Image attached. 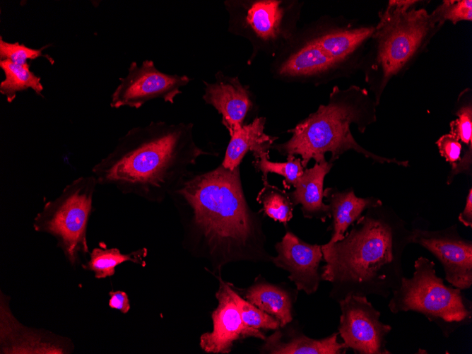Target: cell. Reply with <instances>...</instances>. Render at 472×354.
Here are the masks:
<instances>
[{
    "instance_id": "cell-1",
    "label": "cell",
    "mask_w": 472,
    "mask_h": 354,
    "mask_svg": "<svg viewBox=\"0 0 472 354\" xmlns=\"http://www.w3.org/2000/svg\"><path fill=\"white\" fill-rule=\"evenodd\" d=\"M169 196L181 213L184 243L216 268L237 261H271L260 213L246 199L240 167L189 171Z\"/></svg>"
},
{
    "instance_id": "cell-2",
    "label": "cell",
    "mask_w": 472,
    "mask_h": 354,
    "mask_svg": "<svg viewBox=\"0 0 472 354\" xmlns=\"http://www.w3.org/2000/svg\"><path fill=\"white\" fill-rule=\"evenodd\" d=\"M342 240L321 245L325 264L321 281L329 282V297L374 295L388 299L403 276L402 255L412 232L383 203L366 210Z\"/></svg>"
},
{
    "instance_id": "cell-3",
    "label": "cell",
    "mask_w": 472,
    "mask_h": 354,
    "mask_svg": "<svg viewBox=\"0 0 472 354\" xmlns=\"http://www.w3.org/2000/svg\"><path fill=\"white\" fill-rule=\"evenodd\" d=\"M216 155L199 146L191 122L153 121L129 129L113 150L91 170L98 184L124 194L160 202L203 155Z\"/></svg>"
},
{
    "instance_id": "cell-4",
    "label": "cell",
    "mask_w": 472,
    "mask_h": 354,
    "mask_svg": "<svg viewBox=\"0 0 472 354\" xmlns=\"http://www.w3.org/2000/svg\"><path fill=\"white\" fill-rule=\"evenodd\" d=\"M376 105L365 88L351 85L341 89L335 85L327 104L320 105L316 112L288 129L291 137L283 143H274L271 149L286 158L300 155L305 168L311 160L315 163L326 160V153H331L329 162L334 163L350 150L376 163L407 167L408 160L372 153L359 145L352 135V124L357 126L360 133H364L377 120Z\"/></svg>"
},
{
    "instance_id": "cell-5",
    "label": "cell",
    "mask_w": 472,
    "mask_h": 354,
    "mask_svg": "<svg viewBox=\"0 0 472 354\" xmlns=\"http://www.w3.org/2000/svg\"><path fill=\"white\" fill-rule=\"evenodd\" d=\"M417 2L389 1L379 13L372 47L361 68L377 105L389 81L411 64L441 27L425 8H415Z\"/></svg>"
},
{
    "instance_id": "cell-6",
    "label": "cell",
    "mask_w": 472,
    "mask_h": 354,
    "mask_svg": "<svg viewBox=\"0 0 472 354\" xmlns=\"http://www.w3.org/2000/svg\"><path fill=\"white\" fill-rule=\"evenodd\" d=\"M412 277L403 276L393 291L388 307L393 314L414 312L435 324L444 337L448 338L472 321V302L462 290L447 285L436 274L435 264L418 257Z\"/></svg>"
},
{
    "instance_id": "cell-7",
    "label": "cell",
    "mask_w": 472,
    "mask_h": 354,
    "mask_svg": "<svg viewBox=\"0 0 472 354\" xmlns=\"http://www.w3.org/2000/svg\"><path fill=\"white\" fill-rule=\"evenodd\" d=\"M305 2L300 0H226L228 31L248 40L252 65L264 54L273 58L297 30Z\"/></svg>"
},
{
    "instance_id": "cell-8",
    "label": "cell",
    "mask_w": 472,
    "mask_h": 354,
    "mask_svg": "<svg viewBox=\"0 0 472 354\" xmlns=\"http://www.w3.org/2000/svg\"><path fill=\"white\" fill-rule=\"evenodd\" d=\"M98 184L92 175L75 179L57 198L47 201L33 219L34 230L52 235L73 267L90 253L87 230Z\"/></svg>"
},
{
    "instance_id": "cell-9",
    "label": "cell",
    "mask_w": 472,
    "mask_h": 354,
    "mask_svg": "<svg viewBox=\"0 0 472 354\" xmlns=\"http://www.w3.org/2000/svg\"><path fill=\"white\" fill-rule=\"evenodd\" d=\"M375 26L344 18L323 16L299 27L295 34L322 60L336 64L349 76L361 69Z\"/></svg>"
},
{
    "instance_id": "cell-10",
    "label": "cell",
    "mask_w": 472,
    "mask_h": 354,
    "mask_svg": "<svg viewBox=\"0 0 472 354\" xmlns=\"http://www.w3.org/2000/svg\"><path fill=\"white\" fill-rule=\"evenodd\" d=\"M119 83L111 95L110 107L138 109L150 100L161 99L173 104L191 78L186 75L167 74L156 68L153 61L144 60L138 66L132 61L128 73L119 78Z\"/></svg>"
},
{
    "instance_id": "cell-11",
    "label": "cell",
    "mask_w": 472,
    "mask_h": 354,
    "mask_svg": "<svg viewBox=\"0 0 472 354\" xmlns=\"http://www.w3.org/2000/svg\"><path fill=\"white\" fill-rule=\"evenodd\" d=\"M338 333L346 348L359 354H391L387 337L392 328L379 320L381 312L366 296L348 295L340 300Z\"/></svg>"
},
{
    "instance_id": "cell-12",
    "label": "cell",
    "mask_w": 472,
    "mask_h": 354,
    "mask_svg": "<svg viewBox=\"0 0 472 354\" xmlns=\"http://www.w3.org/2000/svg\"><path fill=\"white\" fill-rule=\"evenodd\" d=\"M412 243L427 249L441 263L446 281L462 290L472 285V242L460 236L457 225L439 230L412 227Z\"/></svg>"
},
{
    "instance_id": "cell-13",
    "label": "cell",
    "mask_w": 472,
    "mask_h": 354,
    "mask_svg": "<svg viewBox=\"0 0 472 354\" xmlns=\"http://www.w3.org/2000/svg\"><path fill=\"white\" fill-rule=\"evenodd\" d=\"M11 297L0 292V353L2 354H69L72 341L45 329L20 323L10 308Z\"/></svg>"
},
{
    "instance_id": "cell-14",
    "label": "cell",
    "mask_w": 472,
    "mask_h": 354,
    "mask_svg": "<svg viewBox=\"0 0 472 354\" xmlns=\"http://www.w3.org/2000/svg\"><path fill=\"white\" fill-rule=\"evenodd\" d=\"M203 101L221 115V122L231 136L247 122L257 111L254 94L249 86L243 85L237 76H230L218 71L215 81H203Z\"/></svg>"
},
{
    "instance_id": "cell-15",
    "label": "cell",
    "mask_w": 472,
    "mask_h": 354,
    "mask_svg": "<svg viewBox=\"0 0 472 354\" xmlns=\"http://www.w3.org/2000/svg\"><path fill=\"white\" fill-rule=\"evenodd\" d=\"M216 297L218 306L212 312L213 330L200 338L203 350L209 353H229L234 343L242 339L252 337L265 340L266 336L260 329L244 324L230 294V285L220 278Z\"/></svg>"
},
{
    "instance_id": "cell-16",
    "label": "cell",
    "mask_w": 472,
    "mask_h": 354,
    "mask_svg": "<svg viewBox=\"0 0 472 354\" xmlns=\"http://www.w3.org/2000/svg\"><path fill=\"white\" fill-rule=\"evenodd\" d=\"M277 252L271 262L289 273L288 278L297 290L312 295L321 281L319 265L323 259L321 245L305 242L293 232L287 231L275 244Z\"/></svg>"
},
{
    "instance_id": "cell-17",
    "label": "cell",
    "mask_w": 472,
    "mask_h": 354,
    "mask_svg": "<svg viewBox=\"0 0 472 354\" xmlns=\"http://www.w3.org/2000/svg\"><path fill=\"white\" fill-rule=\"evenodd\" d=\"M332 167L333 163L324 160L305 168L302 175L293 185L295 189L288 193L295 206L301 205L304 218L318 219L323 223L331 218L329 206L324 203L323 198L324 180Z\"/></svg>"
},
{
    "instance_id": "cell-18",
    "label": "cell",
    "mask_w": 472,
    "mask_h": 354,
    "mask_svg": "<svg viewBox=\"0 0 472 354\" xmlns=\"http://www.w3.org/2000/svg\"><path fill=\"white\" fill-rule=\"evenodd\" d=\"M324 197L330 208L332 223L328 230L331 237L328 244L340 241L345 236L348 228L360 217L367 209L382 205L383 202L375 197H358L352 188L339 191L336 188L324 189Z\"/></svg>"
},
{
    "instance_id": "cell-19",
    "label": "cell",
    "mask_w": 472,
    "mask_h": 354,
    "mask_svg": "<svg viewBox=\"0 0 472 354\" xmlns=\"http://www.w3.org/2000/svg\"><path fill=\"white\" fill-rule=\"evenodd\" d=\"M338 333L327 337L314 339L302 334L290 331L287 336L279 329L264 340L262 353L270 354H345L347 348L343 342H338Z\"/></svg>"
},
{
    "instance_id": "cell-20",
    "label": "cell",
    "mask_w": 472,
    "mask_h": 354,
    "mask_svg": "<svg viewBox=\"0 0 472 354\" xmlns=\"http://www.w3.org/2000/svg\"><path fill=\"white\" fill-rule=\"evenodd\" d=\"M266 119L256 117L253 120L234 132L227 146L224 158L220 163L230 170L240 167L248 152L254 153L261 149H271L278 137L265 133Z\"/></svg>"
},
{
    "instance_id": "cell-21",
    "label": "cell",
    "mask_w": 472,
    "mask_h": 354,
    "mask_svg": "<svg viewBox=\"0 0 472 354\" xmlns=\"http://www.w3.org/2000/svg\"><path fill=\"white\" fill-rule=\"evenodd\" d=\"M244 298L276 318L281 328L293 320V295L280 285L258 281L245 290Z\"/></svg>"
},
{
    "instance_id": "cell-22",
    "label": "cell",
    "mask_w": 472,
    "mask_h": 354,
    "mask_svg": "<svg viewBox=\"0 0 472 354\" xmlns=\"http://www.w3.org/2000/svg\"><path fill=\"white\" fill-rule=\"evenodd\" d=\"M471 90L466 89L459 95L455 114L457 118L450 122V133L465 146L461 162L453 174L448 177L452 182L459 173L471 174L472 166V104Z\"/></svg>"
},
{
    "instance_id": "cell-23",
    "label": "cell",
    "mask_w": 472,
    "mask_h": 354,
    "mask_svg": "<svg viewBox=\"0 0 472 354\" xmlns=\"http://www.w3.org/2000/svg\"><path fill=\"white\" fill-rule=\"evenodd\" d=\"M147 249L141 248L129 254H122L117 248L95 247L89 253V259L81 264V267L94 273L97 279H102L113 276L115 268L126 261H131L145 265L143 257L147 254Z\"/></svg>"
},
{
    "instance_id": "cell-24",
    "label": "cell",
    "mask_w": 472,
    "mask_h": 354,
    "mask_svg": "<svg viewBox=\"0 0 472 354\" xmlns=\"http://www.w3.org/2000/svg\"><path fill=\"white\" fill-rule=\"evenodd\" d=\"M0 67L5 76L0 83V93L8 102H12L18 92L28 89L42 95L44 88L41 78L30 70L29 64L19 65L8 60H0Z\"/></svg>"
},
{
    "instance_id": "cell-25",
    "label": "cell",
    "mask_w": 472,
    "mask_h": 354,
    "mask_svg": "<svg viewBox=\"0 0 472 354\" xmlns=\"http://www.w3.org/2000/svg\"><path fill=\"white\" fill-rule=\"evenodd\" d=\"M269 151L270 149H261L252 153V165L256 172L261 173L262 181H268V175L274 173L284 178L285 189L293 187L305 170L301 158L293 156L286 158L285 162H273L269 160Z\"/></svg>"
},
{
    "instance_id": "cell-26",
    "label": "cell",
    "mask_w": 472,
    "mask_h": 354,
    "mask_svg": "<svg viewBox=\"0 0 472 354\" xmlns=\"http://www.w3.org/2000/svg\"><path fill=\"white\" fill-rule=\"evenodd\" d=\"M262 205L264 213L275 221L286 225L293 217V205L289 194L284 189L263 182V187L256 196Z\"/></svg>"
},
{
    "instance_id": "cell-27",
    "label": "cell",
    "mask_w": 472,
    "mask_h": 354,
    "mask_svg": "<svg viewBox=\"0 0 472 354\" xmlns=\"http://www.w3.org/2000/svg\"><path fill=\"white\" fill-rule=\"evenodd\" d=\"M230 294L245 324L257 329H271L275 331L279 329L280 322L276 318L266 313L248 300L242 297L231 287Z\"/></svg>"
},
{
    "instance_id": "cell-28",
    "label": "cell",
    "mask_w": 472,
    "mask_h": 354,
    "mask_svg": "<svg viewBox=\"0 0 472 354\" xmlns=\"http://www.w3.org/2000/svg\"><path fill=\"white\" fill-rule=\"evenodd\" d=\"M435 23L442 26L444 22L451 21L456 24L459 21L472 20L471 0H446L438 6L431 13Z\"/></svg>"
},
{
    "instance_id": "cell-29",
    "label": "cell",
    "mask_w": 472,
    "mask_h": 354,
    "mask_svg": "<svg viewBox=\"0 0 472 354\" xmlns=\"http://www.w3.org/2000/svg\"><path fill=\"white\" fill-rule=\"evenodd\" d=\"M48 45L34 49L18 42H8L0 37V60H8L19 65L29 64L28 61L45 56L42 51Z\"/></svg>"
},
{
    "instance_id": "cell-30",
    "label": "cell",
    "mask_w": 472,
    "mask_h": 354,
    "mask_svg": "<svg viewBox=\"0 0 472 354\" xmlns=\"http://www.w3.org/2000/svg\"><path fill=\"white\" fill-rule=\"evenodd\" d=\"M439 154L452 166L451 176L457 168L461 160L463 146L461 143L451 134L442 136L436 142Z\"/></svg>"
},
{
    "instance_id": "cell-31",
    "label": "cell",
    "mask_w": 472,
    "mask_h": 354,
    "mask_svg": "<svg viewBox=\"0 0 472 354\" xmlns=\"http://www.w3.org/2000/svg\"><path fill=\"white\" fill-rule=\"evenodd\" d=\"M109 295V306L110 308L118 309L123 314L129 311L130 302L125 292L122 290L110 291Z\"/></svg>"
},
{
    "instance_id": "cell-32",
    "label": "cell",
    "mask_w": 472,
    "mask_h": 354,
    "mask_svg": "<svg viewBox=\"0 0 472 354\" xmlns=\"http://www.w3.org/2000/svg\"><path fill=\"white\" fill-rule=\"evenodd\" d=\"M459 220L466 227H472V189L468 191L465 207L459 215Z\"/></svg>"
}]
</instances>
